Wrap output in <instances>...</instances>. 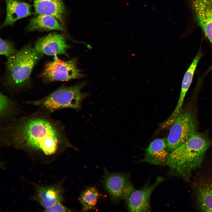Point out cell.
Wrapping results in <instances>:
<instances>
[{"instance_id":"obj_8","label":"cell","mask_w":212,"mask_h":212,"mask_svg":"<svg viewBox=\"0 0 212 212\" xmlns=\"http://www.w3.org/2000/svg\"><path fill=\"white\" fill-rule=\"evenodd\" d=\"M103 183L111 199L115 202L127 200L135 189L127 175L110 173L106 170L105 171Z\"/></svg>"},{"instance_id":"obj_5","label":"cell","mask_w":212,"mask_h":212,"mask_svg":"<svg viewBox=\"0 0 212 212\" xmlns=\"http://www.w3.org/2000/svg\"><path fill=\"white\" fill-rule=\"evenodd\" d=\"M193 179V186L198 208L212 212V158L206 156Z\"/></svg>"},{"instance_id":"obj_18","label":"cell","mask_w":212,"mask_h":212,"mask_svg":"<svg viewBox=\"0 0 212 212\" xmlns=\"http://www.w3.org/2000/svg\"><path fill=\"white\" fill-rule=\"evenodd\" d=\"M0 100V121L3 124L19 115V108L16 102L1 92Z\"/></svg>"},{"instance_id":"obj_21","label":"cell","mask_w":212,"mask_h":212,"mask_svg":"<svg viewBox=\"0 0 212 212\" xmlns=\"http://www.w3.org/2000/svg\"><path fill=\"white\" fill-rule=\"evenodd\" d=\"M43 211L49 212H70L71 210L62 204L58 203L43 209Z\"/></svg>"},{"instance_id":"obj_1","label":"cell","mask_w":212,"mask_h":212,"mask_svg":"<svg viewBox=\"0 0 212 212\" xmlns=\"http://www.w3.org/2000/svg\"><path fill=\"white\" fill-rule=\"evenodd\" d=\"M41 109L31 114L18 115L2 124L3 146L23 151L43 163L54 161L69 148H74L65 133L63 125Z\"/></svg>"},{"instance_id":"obj_6","label":"cell","mask_w":212,"mask_h":212,"mask_svg":"<svg viewBox=\"0 0 212 212\" xmlns=\"http://www.w3.org/2000/svg\"><path fill=\"white\" fill-rule=\"evenodd\" d=\"M197 124L190 111L181 112L172 125L167 141L170 152L180 146L196 133Z\"/></svg>"},{"instance_id":"obj_4","label":"cell","mask_w":212,"mask_h":212,"mask_svg":"<svg viewBox=\"0 0 212 212\" xmlns=\"http://www.w3.org/2000/svg\"><path fill=\"white\" fill-rule=\"evenodd\" d=\"M85 85L83 83L74 86L62 87L46 97L26 103L39 107L49 114L66 108L78 111L81 108L82 101L89 95L81 91Z\"/></svg>"},{"instance_id":"obj_20","label":"cell","mask_w":212,"mask_h":212,"mask_svg":"<svg viewBox=\"0 0 212 212\" xmlns=\"http://www.w3.org/2000/svg\"><path fill=\"white\" fill-rule=\"evenodd\" d=\"M18 51L14 47L13 43L8 40L1 38L0 40V54L7 58L14 54Z\"/></svg>"},{"instance_id":"obj_12","label":"cell","mask_w":212,"mask_h":212,"mask_svg":"<svg viewBox=\"0 0 212 212\" xmlns=\"http://www.w3.org/2000/svg\"><path fill=\"white\" fill-rule=\"evenodd\" d=\"M70 47L67 44L64 36L57 33L50 34L39 38L34 46L37 51L48 56L63 54L68 56L67 50Z\"/></svg>"},{"instance_id":"obj_15","label":"cell","mask_w":212,"mask_h":212,"mask_svg":"<svg viewBox=\"0 0 212 212\" xmlns=\"http://www.w3.org/2000/svg\"><path fill=\"white\" fill-rule=\"evenodd\" d=\"M34 6L38 15H50L62 21L65 9L62 0H34Z\"/></svg>"},{"instance_id":"obj_3","label":"cell","mask_w":212,"mask_h":212,"mask_svg":"<svg viewBox=\"0 0 212 212\" xmlns=\"http://www.w3.org/2000/svg\"><path fill=\"white\" fill-rule=\"evenodd\" d=\"M43 55L27 45L7 57L6 64V84L16 90L28 86L33 69Z\"/></svg>"},{"instance_id":"obj_13","label":"cell","mask_w":212,"mask_h":212,"mask_svg":"<svg viewBox=\"0 0 212 212\" xmlns=\"http://www.w3.org/2000/svg\"><path fill=\"white\" fill-rule=\"evenodd\" d=\"M170 153L165 138L156 139L149 144L141 162L165 166L167 165Z\"/></svg>"},{"instance_id":"obj_11","label":"cell","mask_w":212,"mask_h":212,"mask_svg":"<svg viewBox=\"0 0 212 212\" xmlns=\"http://www.w3.org/2000/svg\"><path fill=\"white\" fill-rule=\"evenodd\" d=\"M198 24L212 42V0H187Z\"/></svg>"},{"instance_id":"obj_16","label":"cell","mask_w":212,"mask_h":212,"mask_svg":"<svg viewBox=\"0 0 212 212\" xmlns=\"http://www.w3.org/2000/svg\"><path fill=\"white\" fill-rule=\"evenodd\" d=\"M201 57V53L199 50L184 75L179 100L174 110L172 113L174 116H178L181 112L186 95L191 83L194 72Z\"/></svg>"},{"instance_id":"obj_14","label":"cell","mask_w":212,"mask_h":212,"mask_svg":"<svg viewBox=\"0 0 212 212\" xmlns=\"http://www.w3.org/2000/svg\"><path fill=\"white\" fill-rule=\"evenodd\" d=\"M6 16L2 27L11 25L21 18L32 14L31 6L17 0H5Z\"/></svg>"},{"instance_id":"obj_7","label":"cell","mask_w":212,"mask_h":212,"mask_svg":"<svg viewBox=\"0 0 212 212\" xmlns=\"http://www.w3.org/2000/svg\"><path fill=\"white\" fill-rule=\"evenodd\" d=\"M41 75L47 82L66 81L82 76L77 68L76 59L67 61L56 59L49 62Z\"/></svg>"},{"instance_id":"obj_17","label":"cell","mask_w":212,"mask_h":212,"mask_svg":"<svg viewBox=\"0 0 212 212\" xmlns=\"http://www.w3.org/2000/svg\"><path fill=\"white\" fill-rule=\"evenodd\" d=\"M63 30L58 20L54 17L47 15H38L32 19L26 28V31Z\"/></svg>"},{"instance_id":"obj_19","label":"cell","mask_w":212,"mask_h":212,"mask_svg":"<svg viewBox=\"0 0 212 212\" xmlns=\"http://www.w3.org/2000/svg\"><path fill=\"white\" fill-rule=\"evenodd\" d=\"M100 196L99 192L95 187H90L85 189L81 194L79 198L83 209L88 211L94 208Z\"/></svg>"},{"instance_id":"obj_2","label":"cell","mask_w":212,"mask_h":212,"mask_svg":"<svg viewBox=\"0 0 212 212\" xmlns=\"http://www.w3.org/2000/svg\"><path fill=\"white\" fill-rule=\"evenodd\" d=\"M211 143L204 135L196 132L170 152L167 165L171 173L189 180L201 166Z\"/></svg>"},{"instance_id":"obj_10","label":"cell","mask_w":212,"mask_h":212,"mask_svg":"<svg viewBox=\"0 0 212 212\" xmlns=\"http://www.w3.org/2000/svg\"><path fill=\"white\" fill-rule=\"evenodd\" d=\"M164 180L165 178L162 177H158L152 184L146 185L138 190L135 189L126 200L129 211H149L150 208L151 195L156 188Z\"/></svg>"},{"instance_id":"obj_9","label":"cell","mask_w":212,"mask_h":212,"mask_svg":"<svg viewBox=\"0 0 212 212\" xmlns=\"http://www.w3.org/2000/svg\"><path fill=\"white\" fill-rule=\"evenodd\" d=\"M34 193L30 199L37 203L43 208L62 203L64 200L62 182L51 185L33 183Z\"/></svg>"}]
</instances>
